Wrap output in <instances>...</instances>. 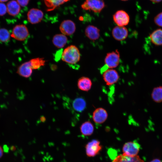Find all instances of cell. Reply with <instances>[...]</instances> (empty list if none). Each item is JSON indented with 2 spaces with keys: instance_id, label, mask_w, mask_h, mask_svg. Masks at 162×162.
I'll return each instance as SVG.
<instances>
[{
  "instance_id": "cell-1",
  "label": "cell",
  "mask_w": 162,
  "mask_h": 162,
  "mask_svg": "<svg viewBox=\"0 0 162 162\" xmlns=\"http://www.w3.org/2000/svg\"><path fill=\"white\" fill-rule=\"evenodd\" d=\"M80 56L78 48L75 45H71L64 50L61 58L62 60L66 63L73 64L79 61Z\"/></svg>"
},
{
  "instance_id": "cell-2",
  "label": "cell",
  "mask_w": 162,
  "mask_h": 162,
  "mask_svg": "<svg viewBox=\"0 0 162 162\" xmlns=\"http://www.w3.org/2000/svg\"><path fill=\"white\" fill-rule=\"evenodd\" d=\"M103 0H86L81 5L82 8L85 10L99 13L105 7Z\"/></svg>"
},
{
  "instance_id": "cell-3",
  "label": "cell",
  "mask_w": 162,
  "mask_h": 162,
  "mask_svg": "<svg viewBox=\"0 0 162 162\" xmlns=\"http://www.w3.org/2000/svg\"><path fill=\"white\" fill-rule=\"evenodd\" d=\"M28 35L27 27L23 24H18L13 28L11 37L18 40L22 41L26 39Z\"/></svg>"
},
{
  "instance_id": "cell-4",
  "label": "cell",
  "mask_w": 162,
  "mask_h": 162,
  "mask_svg": "<svg viewBox=\"0 0 162 162\" xmlns=\"http://www.w3.org/2000/svg\"><path fill=\"white\" fill-rule=\"evenodd\" d=\"M120 60V55L117 50L107 53L104 59L105 64L110 69L117 67Z\"/></svg>"
},
{
  "instance_id": "cell-5",
  "label": "cell",
  "mask_w": 162,
  "mask_h": 162,
  "mask_svg": "<svg viewBox=\"0 0 162 162\" xmlns=\"http://www.w3.org/2000/svg\"><path fill=\"white\" fill-rule=\"evenodd\" d=\"M102 148L99 141L93 140L88 142L86 146V155L89 157H94L99 153Z\"/></svg>"
},
{
  "instance_id": "cell-6",
  "label": "cell",
  "mask_w": 162,
  "mask_h": 162,
  "mask_svg": "<svg viewBox=\"0 0 162 162\" xmlns=\"http://www.w3.org/2000/svg\"><path fill=\"white\" fill-rule=\"evenodd\" d=\"M115 23L117 26H124L128 24L130 21L128 14L124 11L121 10L116 11L113 16Z\"/></svg>"
},
{
  "instance_id": "cell-7",
  "label": "cell",
  "mask_w": 162,
  "mask_h": 162,
  "mask_svg": "<svg viewBox=\"0 0 162 162\" xmlns=\"http://www.w3.org/2000/svg\"><path fill=\"white\" fill-rule=\"evenodd\" d=\"M103 77L106 85L110 86L117 82L119 76L116 70L113 69H110L103 74Z\"/></svg>"
},
{
  "instance_id": "cell-8",
  "label": "cell",
  "mask_w": 162,
  "mask_h": 162,
  "mask_svg": "<svg viewBox=\"0 0 162 162\" xmlns=\"http://www.w3.org/2000/svg\"><path fill=\"white\" fill-rule=\"evenodd\" d=\"M140 147V145L136 142H126L123 147V154L131 156L137 155Z\"/></svg>"
},
{
  "instance_id": "cell-9",
  "label": "cell",
  "mask_w": 162,
  "mask_h": 162,
  "mask_svg": "<svg viewBox=\"0 0 162 162\" xmlns=\"http://www.w3.org/2000/svg\"><path fill=\"white\" fill-rule=\"evenodd\" d=\"M76 29L75 23L70 20L63 21L60 25L59 29L62 33L65 35H70L75 32Z\"/></svg>"
},
{
  "instance_id": "cell-10",
  "label": "cell",
  "mask_w": 162,
  "mask_h": 162,
  "mask_svg": "<svg viewBox=\"0 0 162 162\" xmlns=\"http://www.w3.org/2000/svg\"><path fill=\"white\" fill-rule=\"evenodd\" d=\"M44 16L43 12L37 8H32L27 14L28 21L32 24L38 23L41 21Z\"/></svg>"
},
{
  "instance_id": "cell-11",
  "label": "cell",
  "mask_w": 162,
  "mask_h": 162,
  "mask_svg": "<svg viewBox=\"0 0 162 162\" xmlns=\"http://www.w3.org/2000/svg\"><path fill=\"white\" fill-rule=\"evenodd\" d=\"M108 116L106 111L103 108L99 107L96 109L93 112L92 117L95 123L101 124L106 120Z\"/></svg>"
},
{
  "instance_id": "cell-12",
  "label": "cell",
  "mask_w": 162,
  "mask_h": 162,
  "mask_svg": "<svg viewBox=\"0 0 162 162\" xmlns=\"http://www.w3.org/2000/svg\"><path fill=\"white\" fill-rule=\"evenodd\" d=\"M128 31L125 26H116L113 28L112 34L116 40L122 41L126 39L128 35Z\"/></svg>"
},
{
  "instance_id": "cell-13",
  "label": "cell",
  "mask_w": 162,
  "mask_h": 162,
  "mask_svg": "<svg viewBox=\"0 0 162 162\" xmlns=\"http://www.w3.org/2000/svg\"><path fill=\"white\" fill-rule=\"evenodd\" d=\"M100 30L93 25L87 26L85 29L86 36L90 40L95 41L98 39L100 36Z\"/></svg>"
},
{
  "instance_id": "cell-14",
  "label": "cell",
  "mask_w": 162,
  "mask_h": 162,
  "mask_svg": "<svg viewBox=\"0 0 162 162\" xmlns=\"http://www.w3.org/2000/svg\"><path fill=\"white\" fill-rule=\"evenodd\" d=\"M32 72V69L29 61L21 64L18 67L16 72L19 75L25 78L30 77Z\"/></svg>"
},
{
  "instance_id": "cell-15",
  "label": "cell",
  "mask_w": 162,
  "mask_h": 162,
  "mask_svg": "<svg viewBox=\"0 0 162 162\" xmlns=\"http://www.w3.org/2000/svg\"><path fill=\"white\" fill-rule=\"evenodd\" d=\"M92 85V82L91 79L87 77L82 76L78 80L77 86L80 90L85 92L89 91Z\"/></svg>"
},
{
  "instance_id": "cell-16",
  "label": "cell",
  "mask_w": 162,
  "mask_h": 162,
  "mask_svg": "<svg viewBox=\"0 0 162 162\" xmlns=\"http://www.w3.org/2000/svg\"><path fill=\"white\" fill-rule=\"evenodd\" d=\"M112 162H144L138 155L131 156L123 154L117 156Z\"/></svg>"
},
{
  "instance_id": "cell-17",
  "label": "cell",
  "mask_w": 162,
  "mask_h": 162,
  "mask_svg": "<svg viewBox=\"0 0 162 162\" xmlns=\"http://www.w3.org/2000/svg\"><path fill=\"white\" fill-rule=\"evenodd\" d=\"M7 12L10 16L17 15L20 10V4L16 1L12 0L8 2L7 5Z\"/></svg>"
},
{
  "instance_id": "cell-18",
  "label": "cell",
  "mask_w": 162,
  "mask_h": 162,
  "mask_svg": "<svg viewBox=\"0 0 162 162\" xmlns=\"http://www.w3.org/2000/svg\"><path fill=\"white\" fill-rule=\"evenodd\" d=\"M149 38L151 42L154 45H162V29H157L150 34Z\"/></svg>"
},
{
  "instance_id": "cell-19",
  "label": "cell",
  "mask_w": 162,
  "mask_h": 162,
  "mask_svg": "<svg viewBox=\"0 0 162 162\" xmlns=\"http://www.w3.org/2000/svg\"><path fill=\"white\" fill-rule=\"evenodd\" d=\"M67 41V37L62 34H56L53 36L52 40L53 44L56 47L59 48L64 47L66 44Z\"/></svg>"
},
{
  "instance_id": "cell-20",
  "label": "cell",
  "mask_w": 162,
  "mask_h": 162,
  "mask_svg": "<svg viewBox=\"0 0 162 162\" xmlns=\"http://www.w3.org/2000/svg\"><path fill=\"white\" fill-rule=\"evenodd\" d=\"M94 128V125L91 122L89 121H86L81 125L80 132L83 136H90L93 134Z\"/></svg>"
},
{
  "instance_id": "cell-21",
  "label": "cell",
  "mask_w": 162,
  "mask_h": 162,
  "mask_svg": "<svg viewBox=\"0 0 162 162\" xmlns=\"http://www.w3.org/2000/svg\"><path fill=\"white\" fill-rule=\"evenodd\" d=\"M47 8V11H50L63 4L69 0H44Z\"/></svg>"
},
{
  "instance_id": "cell-22",
  "label": "cell",
  "mask_w": 162,
  "mask_h": 162,
  "mask_svg": "<svg viewBox=\"0 0 162 162\" xmlns=\"http://www.w3.org/2000/svg\"><path fill=\"white\" fill-rule=\"evenodd\" d=\"M72 104L74 109L78 112L82 111L86 106V102L82 98H78L75 99L73 101Z\"/></svg>"
},
{
  "instance_id": "cell-23",
  "label": "cell",
  "mask_w": 162,
  "mask_h": 162,
  "mask_svg": "<svg viewBox=\"0 0 162 162\" xmlns=\"http://www.w3.org/2000/svg\"><path fill=\"white\" fill-rule=\"evenodd\" d=\"M151 97L155 102L159 103L162 102V86L155 87L153 89Z\"/></svg>"
},
{
  "instance_id": "cell-24",
  "label": "cell",
  "mask_w": 162,
  "mask_h": 162,
  "mask_svg": "<svg viewBox=\"0 0 162 162\" xmlns=\"http://www.w3.org/2000/svg\"><path fill=\"white\" fill-rule=\"evenodd\" d=\"M32 70L37 69L44 65L46 61L43 58H33L29 61Z\"/></svg>"
},
{
  "instance_id": "cell-25",
  "label": "cell",
  "mask_w": 162,
  "mask_h": 162,
  "mask_svg": "<svg viewBox=\"0 0 162 162\" xmlns=\"http://www.w3.org/2000/svg\"><path fill=\"white\" fill-rule=\"evenodd\" d=\"M11 34L9 31L5 28H0V41L5 43L10 40Z\"/></svg>"
},
{
  "instance_id": "cell-26",
  "label": "cell",
  "mask_w": 162,
  "mask_h": 162,
  "mask_svg": "<svg viewBox=\"0 0 162 162\" xmlns=\"http://www.w3.org/2000/svg\"><path fill=\"white\" fill-rule=\"evenodd\" d=\"M154 21L157 26L162 27V12L159 13L155 17Z\"/></svg>"
},
{
  "instance_id": "cell-27",
  "label": "cell",
  "mask_w": 162,
  "mask_h": 162,
  "mask_svg": "<svg viewBox=\"0 0 162 162\" xmlns=\"http://www.w3.org/2000/svg\"><path fill=\"white\" fill-rule=\"evenodd\" d=\"M7 12V6L3 3L0 2V16L4 15Z\"/></svg>"
},
{
  "instance_id": "cell-28",
  "label": "cell",
  "mask_w": 162,
  "mask_h": 162,
  "mask_svg": "<svg viewBox=\"0 0 162 162\" xmlns=\"http://www.w3.org/2000/svg\"><path fill=\"white\" fill-rule=\"evenodd\" d=\"M16 1L20 6L24 7L28 5L29 0H16Z\"/></svg>"
},
{
  "instance_id": "cell-29",
  "label": "cell",
  "mask_w": 162,
  "mask_h": 162,
  "mask_svg": "<svg viewBox=\"0 0 162 162\" xmlns=\"http://www.w3.org/2000/svg\"><path fill=\"white\" fill-rule=\"evenodd\" d=\"M108 67L105 64V66L102 67L100 69V72L103 74L104 72L108 70Z\"/></svg>"
},
{
  "instance_id": "cell-30",
  "label": "cell",
  "mask_w": 162,
  "mask_h": 162,
  "mask_svg": "<svg viewBox=\"0 0 162 162\" xmlns=\"http://www.w3.org/2000/svg\"><path fill=\"white\" fill-rule=\"evenodd\" d=\"M3 150L1 147L0 146V158L2 157L3 155Z\"/></svg>"
},
{
  "instance_id": "cell-31",
  "label": "cell",
  "mask_w": 162,
  "mask_h": 162,
  "mask_svg": "<svg viewBox=\"0 0 162 162\" xmlns=\"http://www.w3.org/2000/svg\"><path fill=\"white\" fill-rule=\"evenodd\" d=\"M150 162H161V161L159 159H155L152 160Z\"/></svg>"
},
{
  "instance_id": "cell-32",
  "label": "cell",
  "mask_w": 162,
  "mask_h": 162,
  "mask_svg": "<svg viewBox=\"0 0 162 162\" xmlns=\"http://www.w3.org/2000/svg\"><path fill=\"white\" fill-rule=\"evenodd\" d=\"M151 1L154 3H158L161 2L162 0H150Z\"/></svg>"
},
{
  "instance_id": "cell-33",
  "label": "cell",
  "mask_w": 162,
  "mask_h": 162,
  "mask_svg": "<svg viewBox=\"0 0 162 162\" xmlns=\"http://www.w3.org/2000/svg\"><path fill=\"white\" fill-rule=\"evenodd\" d=\"M40 120H41V121H44L45 120V118L44 117H42L40 118Z\"/></svg>"
},
{
  "instance_id": "cell-34",
  "label": "cell",
  "mask_w": 162,
  "mask_h": 162,
  "mask_svg": "<svg viewBox=\"0 0 162 162\" xmlns=\"http://www.w3.org/2000/svg\"><path fill=\"white\" fill-rule=\"evenodd\" d=\"M8 0H0V2H4L8 1Z\"/></svg>"
},
{
  "instance_id": "cell-35",
  "label": "cell",
  "mask_w": 162,
  "mask_h": 162,
  "mask_svg": "<svg viewBox=\"0 0 162 162\" xmlns=\"http://www.w3.org/2000/svg\"><path fill=\"white\" fill-rule=\"evenodd\" d=\"M11 148L12 149V150H14L15 148V147H14V146H12Z\"/></svg>"
},
{
  "instance_id": "cell-36",
  "label": "cell",
  "mask_w": 162,
  "mask_h": 162,
  "mask_svg": "<svg viewBox=\"0 0 162 162\" xmlns=\"http://www.w3.org/2000/svg\"><path fill=\"white\" fill-rule=\"evenodd\" d=\"M121 0L123 1H126L128 0Z\"/></svg>"
}]
</instances>
